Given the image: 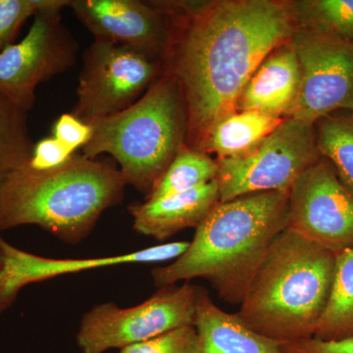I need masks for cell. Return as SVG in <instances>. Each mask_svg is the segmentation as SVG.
Masks as SVG:
<instances>
[{
    "label": "cell",
    "instance_id": "obj_1",
    "mask_svg": "<svg viewBox=\"0 0 353 353\" xmlns=\"http://www.w3.org/2000/svg\"><path fill=\"white\" fill-rule=\"evenodd\" d=\"M171 18L163 61L180 88L185 145L201 152L209 132L236 111L255 70L296 30L282 0L159 1Z\"/></svg>",
    "mask_w": 353,
    "mask_h": 353
},
{
    "label": "cell",
    "instance_id": "obj_2",
    "mask_svg": "<svg viewBox=\"0 0 353 353\" xmlns=\"http://www.w3.org/2000/svg\"><path fill=\"white\" fill-rule=\"evenodd\" d=\"M290 192H266L219 202L172 264L152 269L157 288L203 278L218 296L243 301L272 243L288 228Z\"/></svg>",
    "mask_w": 353,
    "mask_h": 353
},
{
    "label": "cell",
    "instance_id": "obj_3",
    "mask_svg": "<svg viewBox=\"0 0 353 353\" xmlns=\"http://www.w3.org/2000/svg\"><path fill=\"white\" fill-rule=\"evenodd\" d=\"M126 185L113 165L77 153L52 170L26 164L0 183V232L36 225L66 243H80L106 209L122 202Z\"/></svg>",
    "mask_w": 353,
    "mask_h": 353
},
{
    "label": "cell",
    "instance_id": "obj_4",
    "mask_svg": "<svg viewBox=\"0 0 353 353\" xmlns=\"http://www.w3.org/2000/svg\"><path fill=\"white\" fill-rule=\"evenodd\" d=\"M334 264L336 253L287 228L272 243L236 314L255 333L280 343L313 338Z\"/></svg>",
    "mask_w": 353,
    "mask_h": 353
},
{
    "label": "cell",
    "instance_id": "obj_5",
    "mask_svg": "<svg viewBox=\"0 0 353 353\" xmlns=\"http://www.w3.org/2000/svg\"><path fill=\"white\" fill-rule=\"evenodd\" d=\"M92 126V139L81 154L95 159L108 153L120 165L127 185L146 196L187 146L185 102L176 79L164 67L138 101Z\"/></svg>",
    "mask_w": 353,
    "mask_h": 353
},
{
    "label": "cell",
    "instance_id": "obj_6",
    "mask_svg": "<svg viewBox=\"0 0 353 353\" xmlns=\"http://www.w3.org/2000/svg\"><path fill=\"white\" fill-rule=\"evenodd\" d=\"M320 157L314 124L285 118L250 152L217 160L220 202L266 192H290Z\"/></svg>",
    "mask_w": 353,
    "mask_h": 353
},
{
    "label": "cell",
    "instance_id": "obj_7",
    "mask_svg": "<svg viewBox=\"0 0 353 353\" xmlns=\"http://www.w3.org/2000/svg\"><path fill=\"white\" fill-rule=\"evenodd\" d=\"M196 296V285L185 282L160 288L134 307L97 304L83 316L77 343L82 353H104L194 326Z\"/></svg>",
    "mask_w": 353,
    "mask_h": 353
},
{
    "label": "cell",
    "instance_id": "obj_8",
    "mask_svg": "<svg viewBox=\"0 0 353 353\" xmlns=\"http://www.w3.org/2000/svg\"><path fill=\"white\" fill-rule=\"evenodd\" d=\"M163 71V62L108 41H97L83 55L74 116L87 124L126 110Z\"/></svg>",
    "mask_w": 353,
    "mask_h": 353
},
{
    "label": "cell",
    "instance_id": "obj_9",
    "mask_svg": "<svg viewBox=\"0 0 353 353\" xmlns=\"http://www.w3.org/2000/svg\"><path fill=\"white\" fill-rule=\"evenodd\" d=\"M70 1L44 0L25 38L0 52V95L27 112L39 83L75 63L79 46L61 22L62 9Z\"/></svg>",
    "mask_w": 353,
    "mask_h": 353
},
{
    "label": "cell",
    "instance_id": "obj_10",
    "mask_svg": "<svg viewBox=\"0 0 353 353\" xmlns=\"http://www.w3.org/2000/svg\"><path fill=\"white\" fill-rule=\"evenodd\" d=\"M290 39L301 74L290 117L315 124L329 114L353 111V41L301 28Z\"/></svg>",
    "mask_w": 353,
    "mask_h": 353
},
{
    "label": "cell",
    "instance_id": "obj_11",
    "mask_svg": "<svg viewBox=\"0 0 353 353\" xmlns=\"http://www.w3.org/2000/svg\"><path fill=\"white\" fill-rule=\"evenodd\" d=\"M288 228L336 254L353 248V194L325 158L290 189Z\"/></svg>",
    "mask_w": 353,
    "mask_h": 353
},
{
    "label": "cell",
    "instance_id": "obj_12",
    "mask_svg": "<svg viewBox=\"0 0 353 353\" xmlns=\"http://www.w3.org/2000/svg\"><path fill=\"white\" fill-rule=\"evenodd\" d=\"M69 7L97 41L128 46L164 61L172 22L159 1L71 0Z\"/></svg>",
    "mask_w": 353,
    "mask_h": 353
},
{
    "label": "cell",
    "instance_id": "obj_13",
    "mask_svg": "<svg viewBox=\"0 0 353 353\" xmlns=\"http://www.w3.org/2000/svg\"><path fill=\"white\" fill-rule=\"evenodd\" d=\"M189 245L190 241H176L114 256L53 259L19 250L0 234V315L15 303L26 285L92 269L168 261L180 257Z\"/></svg>",
    "mask_w": 353,
    "mask_h": 353
},
{
    "label": "cell",
    "instance_id": "obj_14",
    "mask_svg": "<svg viewBox=\"0 0 353 353\" xmlns=\"http://www.w3.org/2000/svg\"><path fill=\"white\" fill-rule=\"evenodd\" d=\"M301 87V67L290 39L269 53L255 70L241 92L236 111H257L285 119L294 112Z\"/></svg>",
    "mask_w": 353,
    "mask_h": 353
},
{
    "label": "cell",
    "instance_id": "obj_15",
    "mask_svg": "<svg viewBox=\"0 0 353 353\" xmlns=\"http://www.w3.org/2000/svg\"><path fill=\"white\" fill-rule=\"evenodd\" d=\"M219 202L216 179L189 192L134 204L130 212L138 233L165 241L188 228L196 229Z\"/></svg>",
    "mask_w": 353,
    "mask_h": 353
},
{
    "label": "cell",
    "instance_id": "obj_16",
    "mask_svg": "<svg viewBox=\"0 0 353 353\" xmlns=\"http://www.w3.org/2000/svg\"><path fill=\"white\" fill-rule=\"evenodd\" d=\"M197 353H284L282 343L255 333L238 314L218 307L208 290L197 287Z\"/></svg>",
    "mask_w": 353,
    "mask_h": 353
},
{
    "label": "cell",
    "instance_id": "obj_17",
    "mask_svg": "<svg viewBox=\"0 0 353 353\" xmlns=\"http://www.w3.org/2000/svg\"><path fill=\"white\" fill-rule=\"evenodd\" d=\"M285 119L257 111H234L209 132L201 152L217 159L240 157L259 145Z\"/></svg>",
    "mask_w": 353,
    "mask_h": 353
},
{
    "label": "cell",
    "instance_id": "obj_18",
    "mask_svg": "<svg viewBox=\"0 0 353 353\" xmlns=\"http://www.w3.org/2000/svg\"><path fill=\"white\" fill-rule=\"evenodd\" d=\"M353 336V248L336 253L326 308L313 338L341 340Z\"/></svg>",
    "mask_w": 353,
    "mask_h": 353
},
{
    "label": "cell",
    "instance_id": "obj_19",
    "mask_svg": "<svg viewBox=\"0 0 353 353\" xmlns=\"http://www.w3.org/2000/svg\"><path fill=\"white\" fill-rule=\"evenodd\" d=\"M316 146L353 194V111H338L314 124Z\"/></svg>",
    "mask_w": 353,
    "mask_h": 353
},
{
    "label": "cell",
    "instance_id": "obj_20",
    "mask_svg": "<svg viewBox=\"0 0 353 353\" xmlns=\"http://www.w3.org/2000/svg\"><path fill=\"white\" fill-rule=\"evenodd\" d=\"M296 28L353 41V0H285Z\"/></svg>",
    "mask_w": 353,
    "mask_h": 353
},
{
    "label": "cell",
    "instance_id": "obj_21",
    "mask_svg": "<svg viewBox=\"0 0 353 353\" xmlns=\"http://www.w3.org/2000/svg\"><path fill=\"white\" fill-rule=\"evenodd\" d=\"M218 173L217 160L206 153L185 146L146 196V201L196 189L216 180Z\"/></svg>",
    "mask_w": 353,
    "mask_h": 353
},
{
    "label": "cell",
    "instance_id": "obj_22",
    "mask_svg": "<svg viewBox=\"0 0 353 353\" xmlns=\"http://www.w3.org/2000/svg\"><path fill=\"white\" fill-rule=\"evenodd\" d=\"M34 146L27 126V111L0 95V183L11 172L29 162Z\"/></svg>",
    "mask_w": 353,
    "mask_h": 353
},
{
    "label": "cell",
    "instance_id": "obj_23",
    "mask_svg": "<svg viewBox=\"0 0 353 353\" xmlns=\"http://www.w3.org/2000/svg\"><path fill=\"white\" fill-rule=\"evenodd\" d=\"M120 353H197L194 326L174 330L152 340L121 348Z\"/></svg>",
    "mask_w": 353,
    "mask_h": 353
},
{
    "label": "cell",
    "instance_id": "obj_24",
    "mask_svg": "<svg viewBox=\"0 0 353 353\" xmlns=\"http://www.w3.org/2000/svg\"><path fill=\"white\" fill-rule=\"evenodd\" d=\"M43 4L44 0H0V52L12 44L21 26Z\"/></svg>",
    "mask_w": 353,
    "mask_h": 353
},
{
    "label": "cell",
    "instance_id": "obj_25",
    "mask_svg": "<svg viewBox=\"0 0 353 353\" xmlns=\"http://www.w3.org/2000/svg\"><path fill=\"white\" fill-rule=\"evenodd\" d=\"M75 153L54 137H51L41 139L34 146L27 165L34 170H52L67 163Z\"/></svg>",
    "mask_w": 353,
    "mask_h": 353
},
{
    "label": "cell",
    "instance_id": "obj_26",
    "mask_svg": "<svg viewBox=\"0 0 353 353\" xmlns=\"http://www.w3.org/2000/svg\"><path fill=\"white\" fill-rule=\"evenodd\" d=\"M54 138L76 152L87 145L92 136V126L83 122L73 114H62L53 128Z\"/></svg>",
    "mask_w": 353,
    "mask_h": 353
},
{
    "label": "cell",
    "instance_id": "obj_27",
    "mask_svg": "<svg viewBox=\"0 0 353 353\" xmlns=\"http://www.w3.org/2000/svg\"><path fill=\"white\" fill-rule=\"evenodd\" d=\"M284 353H353V336L341 340L309 338L282 343Z\"/></svg>",
    "mask_w": 353,
    "mask_h": 353
}]
</instances>
